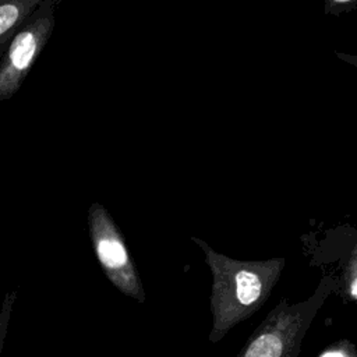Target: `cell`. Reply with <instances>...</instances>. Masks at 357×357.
<instances>
[{"instance_id":"6da1fadb","label":"cell","mask_w":357,"mask_h":357,"mask_svg":"<svg viewBox=\"0 0 357 357\" xmlns=\"http://www.w3.org/2000/svg\"><path fill=\"white\" fill-rule=\"evenodd\" d=\"M191 240L204 251L212 273L209 340L216 343L234 325L250 318L264 305L280 276L284 259L237 261L216 252L198 237Z\"/></svg>"},{"instance_id":"7a4b0ae2","label":"cell","mask_w":357,"mask_h":357,"mask_svg":"<svg viewBox=\"0 0 357 357\" xmlns=\"http://www.w3.org/2000/svg\"><path fill=\"white\" fill-rule=\"evenodd\" d=\"M335 291V279L325 275L314 294L290 304L282 300L248 337L237 357H297L315 314Z\"/></svg>"},{"instance_id":"3957f363","label":"cell","mask_w":357,"mask_h":357,"mask_svg":"<svg viewBox=\"0 0 357 357\" xmlns=\"http://www.w3.org/2000/svg\"><path fill=\"white\" fill-rule=\"evenodd\" d=\"M57 0H43L22 22L0 60V102L11 99L47 45L56 24Z\"/></svg>"},{"instance_id":"277c9868","label":"cell","mask_w":357,"mask_h":357,"mask_svg":"<svg viewBox=\"0 0 357 357\" xmlns=\"http://www.w3.org/2000/svg\"><path fill=\"white\" fill-rule=\"evenodd\" d=\"M88 229L93 252L106 278L121 293L144 303V286L126 238L109 211L99 202H92L88 209Z\"/></svg>"},{"instance_id":"5b68a950","label":"cell","mask_w":357,"mask_h":357,"mask_svg":"<svg viewBox=\"0 0 357 357\" xmlns=\"http://www.w3.org/2000/svg\"><path fill=\"white\" fill-rule=\"evenodd\" d=\"M43 0H0V60L22 22Z\"/></svg>"},{"instance_id":"8992f818","label":"cell","mask_w":357,"mask_h":357,"mask_svg":"<svg viewBox=\"0 0 357 357\" xmlns=\"http://www.w3.org/2000/svg\"><path fill=\"white\" fill-rule=\"evenodd\" d=\"M17 293H18L17 290L8 291L0 304V356H1V351H3V347L6 343L8 324H10L11 312L14 308V303L17 300Z\"/></svg>"},{"instance_id":"52a82bcc","label":"cell","mask_w":357,"mask_h":357,"mask_svg":"<svg viewBox=\"0 0 357 357\" xmlns=\"http://www.w3.org/2000/svg\"><path fill=\"white\" fill-rule=\"evenodd\" d=\"M319 357H357V351L347 342H342L333 349L324 351Z\"/></svg>"},{"instance_id":"ba28073f","label":"cell","mask_w":357,"mask_h":357,"mask_svg":"<svg viewBox=\"0 0 357 357\" xmlns=\"http://www.w3.org/2000/svg\"><path fill=\"white\" fill-rule=\"evenodd\" d=\"M336 1H347V0H336Z\"/></svg>"}]
</instances>
